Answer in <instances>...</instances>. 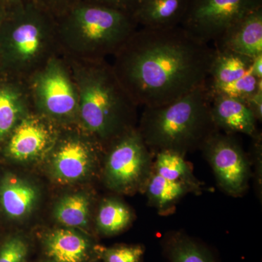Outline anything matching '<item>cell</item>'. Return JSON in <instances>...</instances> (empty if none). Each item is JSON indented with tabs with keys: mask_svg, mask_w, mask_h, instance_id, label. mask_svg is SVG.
<instances>
[{
	"mask_svg": "<svg viewBox=\"0 0 262 262\" xmlns=\"http://www.w3.org/2000/svg\"><path fill=\"white\" fill-rule=\"evenodd\" d=\"M253 60L234 52L215 49L208 81L211 83L224 84L238 80L250 72Z\"/></svg>",
	"mask_w": 262,
	"mask_h": 262,
	"instance_id": "obj_20",
	"label": "cell"
},
{
	"mask_svg": "<svg viewBox=\"0 0 262 262\" xmlns=\"http://www.w3.org/2000/svg\"><path fill=\"white\" fill-rule=\"evenodd\" d=\"M144 252L141 245H122L98 251L103 262H141Z\"/></svg>",
	"mask_w": 262,
	"mask_h": 262,
	"instance_id": "obj_25",
	"label": "cell"
},
{
	"mask_svg": "<svg viewBox=\"0 0 262 262\" xmlns=\"http://www.w3.org/2000/svg\"><path fill=\"white\" fill-rule=\"evenodd\" d=\"M214 48L181 26L139 27L113 57L114 72L134 103L172 102L206 83Z\"/></svg>",
	"mask_w": 262,
	"mask_h": 262,
	"instance_id": "obj_1",
	"label": "cell"
},
{
	"mask_svg": "<svg viewBox=\"0 0 262 262\" xmlns=\"http://www.w3.org/2000/svg\"><path fill=\"white\" fill-rule=\"evenodd\" d=\"M60 53L54 16L33 0L9 8L0 25L2 75L27 81Z\"/></svg>",
	"mask_w": 262,
	"mask_h": 262,
	"instance_id": "obj_4",
	"label": "cell"
},
{
	"mask_svg": "<svg viewBox=\"0 0 262 262\" xmlns=\"http://www.w3.org/2000/svg\"><path fill=\"white\" fill-rule=\"evenodd\" d=\"M190 0H141L132 14L139 27L170 28L180 26Z\"/></svg>",
	"mask_w": 262,
	"mask_h": 262,
	"instance_id": "obj_15",
	"label": "cell"
},
{
	"mask_svg": "<svg viewBox=\"0 0 262 262\" xmlns=\"http://www.w3.org/2000/svg\"><path fill=\"white\" fill-rule=\"evenodd\" d=\"M96 4L103 5L113 9L127 13L132 16L141 0H87Z\"/></svg>",
	"mask_w": 262,
	"mask_h": 262,
	"instance_id": "obj_29",
	"label": "cell"
},
{
	"mask_svg": "<svg viewBox=\"0 0 262 262\" xmlns=\"http://www.w3.org/2000/svg\"><path fill=\"white\" fill-rule=\"evenodd\" d=\"M8 10H9V8H8L6 5L0 2V25L3 23L5 17L8 14Z\"/></svg>",
	"mask_w": 262,
	"mask_h": 262,
	"instance_id": "obj_33",
	"label": "cell"
},
{
	"mask_svg": "<svg viewBox=\"0 0 262 262\" xmlns=\"http://www.w3.org/2000/svg\"><path fill=\"white\" fill-rule=\"evenodd\" d=\"M26 82L34 113L60 127L78 125V91L62 53L51 58Z\"/></svg>",
	"mask_w": 262,
	"mask_h": 262,
	"instance_id": "obj_6",
	"label": "cell"
},
{
	"mask_svg": "<svg viewBox=\"0 0 262 262\" xmlns=\"http://www.w3.org/2000/svg\"><path fill=\"white\" fill-rule=\"evenodd\" d=\"M103 145L78 125L61 127L52 149V169L63 182H74L89 174Z\"/></svg>",
	"mask_w": 262,
	"mask_h": 262,
	"instance_id": "obj_10",
	"label": "cell"
},
{
	"mask_svg": "<svg viewBox=\"0 0 262 262\" xmlns=\"http://www.w3.org/2000/svg\"><path fill=\"white\" fill-rule=\"evenodd\" d=\"M252 158L255 165V179L258 191L261 189V158H262V139L261 134L257 132L252 136Z\"/></svg>",
	"mask_w": 262,
	"mask_h": 262,
	"instance_id": "obj_28",
	"label": "cell"
},
{
	"mask_svg": "<svg viewBox=\"0 0 262 262\" xmlns=\"http://www.w3.org/2000/svg\"><path fill=\"white\" fill-rule=\"evenodd\" d=\"M211 108L206 82L172 102L144 107L137 129L154 155L163 151L185 155L201 149L207 139L219 130Z\"/></svg>",
	"mask_w": 262,
	"mask_h": 262,
	"instance_id": "obj_3",
	"label": "cell"
},
{
	"mask_svg": "<svg viewBox=\"0 0 262 262\" xmlns=\"http://www.w3.org/2000/svg\"><path fill=\"white\" fill-rule=\"evenodd\" d=\"M215 49L254 58L262 55V7L239 19L216 41Z\"/></svg>",
	"mask_w": 262,
	"mask_h": 262,
	"instance_id": "obj_12",
	"label": "cell"
},
{
	"mask_svg": "<svg viewBox=\"0 0 262 262\" xmlns=\"http://www.w3.org/2000/svg\"><path fill=\"white\" fill-rule=\"evenodd\" d=\"M206 84L211 96H224L246 103L262 88V80H258L249 72L238 80L227 83H211L207 80Z\"/></svg>",
	"mask_w": 262,
	"mask_h": 262,
	"instance_id": "obj_24",
	"label": "cell"
},
{
	"mask_svg": "<svg viewBox=\"0 0 262 262\" xmlns=\"http://www.w3.org/2000/svg\"><path fill=\"white\" fill-rule=\"evenodd\" d=\"M261 7L262 0H190L180 26L209 44L239 19Z\"/></svg>",
	"mask_w": 262,
	"mask_h": 262,
	"instance_id": "obj_8",
	"label": "cell"
},
{
	"mask_svg": "<svg viewBox=\"0 0 262 262\" xmlns=\"http://www.w3.org/2000/svg\"><path fill=\"white\" fill-rule=\"evenodd\" d=\"M250 72L258 80H262V55L253 58Z\"/></svg>",
	"mask_w": 262,
	"mask_h": 262,
	"instance_id": "obj_31",
	"label": "cell"
},
{
	"mask_svg": "<svg viewBox=\"0 0 262 262\" xmlns=\"http://www.w3.org/2000/svg\"><path fill=\"white\" fill-rule=\"evenodd\" d=\"M257 122L262 120V88L258 90L246 102Z\"/></svg>",
	"mask_w": 262,
	"mask_h": 262,
	"instance_id": "obj_30",
	"label": "cell"
},
{
	"mask_svg": "<svg viewBox=\"0 0 262 262\" xmlns=\"http://www.w3.org/2000/svg\"><path fill=\"white\" fill-rule=\"evenodd\" d=\"M56 19L62 54L79 61L113 57L139 28L130 15L87 0Z\"/></svg>",
	"mask_w": 262,
	"mask_h": 262,
	"instance_id": "obj_5",
	"label": "cell"
},
{
	"mask_svg": "<svg viewBox=\"0 0 262 262\" xmlns=\"http://www.w3.org/2000/svg\"><path fill=\"white\" fill-rule=\"evenodd\" d=\"M91 203L82 193L63 196L54 208V216L61 225L69 227L86 226L89 222Z\"/></svg>",
	"mask_w": 262,
	"mask_h": 262,
	"instance_id": "obj_23",
	"label": "cell"
},
{
	"mask_svg": "<svg viewBox=\"0 0 262 262\" xmlns=\"http://www.w3.org/2000/svg\"><path fill=\"white\" fill-rule=\"evenodd\" d=\"M38 199V191L34 185L10 176L0 189V201L5 213L13 219H21L32 211Z\"/></svg>",
	"mask_w": 262,
	"mask_h": 262,
	"instance_id": "obj_17",
	"label": "cell"
},
{
	"mask_svg": "<svg viewBox=\"0 0 262 262\" xmlns=\"http://www.w3.org/2000/svg\"><path fill=\"white\" fill-rule=\"evenodd\" d=\"M144 192L150 206L163 214L171 212L183 196L193 191L187 184L163 178L152 170Z\"/></svg>",
	"mask_w": 262,
	"mask_h": 262,
	"instance_id": "obj_18",
	"label": "cell"
},
{
	"mask_svg": "<svg viewBox=\"0 0 262 262\" xmlns=\"http://www.w3.org/2000/svg\"><path fill=\"white\" fill-rule=\"evenodd\" d=\"M28 1H30V0H0V2H2L3 4L6 5L9 8Z\"/></svg>",
	"mask_w": 262,
	"mask_h": 262,
	"instance_id": "obj_32",
	"label": "cell"
},
{
	"mask_svg": "<svg viewBox=\"0 0 262 262\" xmlns=\"http://www.w3.org/2000/svg\"><path fill=\"white\" fill-rule=\"evenodd\" d=\"M45 247L48 257L54 262H85L91 251L89 239L71 229L51 232L45 241Z\"/></svg>",
	"mask_w": 262,
	"mask_h": 262,
	"instance_id": "obj_16",
	"label": "cell"
},
{
	"mask_svg": "<svg viewBox=\"0 0 262 262\" xmlns=\"http://www.w3.org/2000/svg\"><path fill=\"white\" fill-rule=\"evenodd\" d=\"M66 58L78 91L79 126L103 146L135 128L138 106L122 87L111 63L107 60Z\"/></svg>",
	"mask_w": 262,
	"mask_h": 262,
	"instance_id": "obj_2",
	"label": "cell"
},
{
	"mask_svg": "<svg viewBox=\"0 0 262 262\" xmlns=\"http://www.w3.org/2000/svg\"><path fill=\"white\" fill-rule=\"evenodd\" d=\"M32 111L27 82L2 75L0 78V141L8 139L19 122Z\"/></svg>",
	"mask_w": 262,
	"mask_h": 262,
	"instance_id": "obj_13",
	"label": "cell"
},
{
	"mask_svg": "<svg viewBox=\"0 0 262 262\" xmlns=\"http://www.w3.org/2000/svg\"><path fill=\"white\" fill-rule=\"evenodd\" d=\"M105 160V182L119 192H144L152 173L153 154L137 127L108 144Z\"/></svg>",
	"mask_w": 262,
	"mask_h": 262,
	"instance_id": "obj_7",
	"label": "cell"
},
{
	"mask_svg": "<svg viewBox=\"0 0 262 262\" xmlns=\"http://www.w3.org/2000/svg\"><path fill=\"white\" fill-rule=\"evenodd\" d=\"M36 4L58 18L67 10L80 3L81 0H33Z\"/></svg>",
	"mask_w": 262,
	"mask_h": 262,
	"instance_id": "obj_27",
	"label": "cell"
},
{
	"mask_svg": "<svg viewBox=\"0 0 262 262\" xmlns=\"http://www.w3.org/2000/svg\"><path fill=\"white\" fill-rule=\"evenodd\" d=\"M211 97L212 120L219 130L231 135L239 133L251 137L258 132L257 120L244 101L220 96Z\"/></svg>",
	"mask_w": 262,
	"mask_h": 262,
	"instance_id": "obj_14",
	"label": "cell"
},
{
	"mask_svg": "<svg viewBox=\"0 0 262 262\" xmlns=\"http://www.w3.org/2000/svg\"><path fill=\"white\" fill-rule=\"evenodd\" d=\"M61 127L49 119L31 112L8 137L6 151L18 161H32L51 152Z\"/></svg>",
	"mask_w": 262,
	"mask_h": 262,
	"instance_id": "obj_11",
	"label": "cell"
},
{
	"mask_svg": "<svg viewBox=\"0 0 262 262\" xmlns=\"http://www.w3.org/2000/svg\"><path fill=\"white\" fill-rule=\"evenodd\" d=\"M28 251V245L23 238L11 237L0 248V262H24Z\"/></svg>",
	"mask_w": 262,
	"mask_h": 262,
	"instance_id": "obj_26",
	"label": "cell"
},
{
	"mask_svg": "<svg viewBox=\"0 0 262 262\" xmlns=\"http://www.w3.org/2000/svg\"><path fill=\"white\" fill-rule=\"evenodd\" d=\"M132 220V212L126 205L118 200L108 198L99 207L96 224L101 233L113 235L126 229Z\"/></svg>",
	"mask_w": 262,
	"mask_h": 262,
	"instance_id": "obj_22",
	"label": "cell"
},
{
	"mask_svg": "<svg viewBox=\"0 0 262 262\" xmlns=\"http://www.w3.org/2000/svg\"><path fill=\"white\" fill-rule=\"evenodd\" d=\"M201 149L221 189L229 195L242 196L251 178V160L234 135L215 131Z\"/></svg>",
	"mask_w": 262,
	"mask_h": 262,
	"instance_id": "obj_9",
	"label": "cell"
},
{
	"mask_svg": "<svg viewBox=\"0 0 262 262\" xmlns=\"http://www.w3.org/2000/svg\"><path fill=\"white\" fill-rule=\"evenodd\" d=\"M163 248L170 262H215L213 253L206 246L179 232L167 235Z\"/></svg>",
	"mask_w": 262,
	"mask_h": 262,
	"instance_id": "obj_19",
	"label": "cell"
},
{
	"mask_svg": "<svg viewBox=\"0 0 262 262\" xmlns=\"http://www.w3.org/2000/svg\"><path fill=\"white\" fill-rule=\"evenodd\" d=\"M153 172L168 180L187 184L193 193L201 192V183L194 177L192 167L184 159V155L170 151L156 153Z\"/></svg>",
	"mask_w": 262,
	"mask_h": 262,
	"instance_id": "obj_21",
	"label": "cell"
}]
</instances>
